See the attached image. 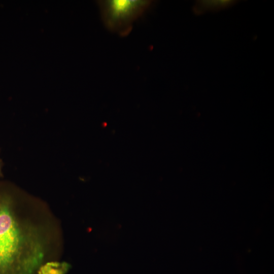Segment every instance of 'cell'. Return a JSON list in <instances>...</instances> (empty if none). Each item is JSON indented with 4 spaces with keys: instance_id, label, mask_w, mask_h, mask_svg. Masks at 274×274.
<instances>
[{
    "instance_id": "cell-3",
    "label": "cell",
    "mask_w": 274,
    "mask_h": 274,
    "mask_svg": "<svg viewBox=\"0 0 274 274\" xmlns=\"http://www.w3.org/2000/svg\"><path fill=\"white\" fill-rule=\"evenodd\" d=\"M71 267V265L66 261H48L41 265L38 274H66Z\"/></svg>"
},
{
    "instance_id": "cell-5",
    "label": "cell",
    "mask_w": 274,
    "mask_h": 274,
    "mask_svg": "<svg viewBox=\"0 0 274 274\" xmlns=\"http://www.w3.org/2000/svg\"><path fill=\"white\" fill-rule=\"evenodd\" d=\"M2 167V160L0 159V177H2L3 176Z\"/></svg>"
},
{
    "instance_id": "cell-4",
    "label": "cell",
    "mask_w": 274,
    "mask_h": 274,
    "mask_svg": "<svg viewBox=\"0 0 274 274\" xmlns=\"http://www.w3.org/2000/svg\"><path fill=\"white\" fill-rule=\"evenodd\" d=\"M202 4L206 8H216L227 6L231 3V1H203Z\"/></svg>"
},
{
    "instance_id": "cell-1",
    "label": "cell",
    "mask_w": 274,
    "mask_h": 274,
    "mask_svg": "<svg viewBox=\"0 0 274 274\" xmlns=\"http://www.w3.org/2000/svg\"><path fill=\"white\" fill-rule=\"evenodd\" d=\"M58 227L41 201L0 181V274H38L44 263L57 260Z\"/></svg>"
},
{
    "instance_id": "cell-2",
    "label": "cell",
    "mask_w": 274,
    "mask_h": 274,
    "mask_svg": "<svg viewBox=\"0 0 274 274\" xmlns=\"http://www.w3.org/2000/svg\"><path fill=\"white\" fill-rule=\"evenodd\" d=\"M102 21L110 31L125 37L133 23L150 7L149 0H105L98 2Z\"/></svg>"
}]
</instances>
